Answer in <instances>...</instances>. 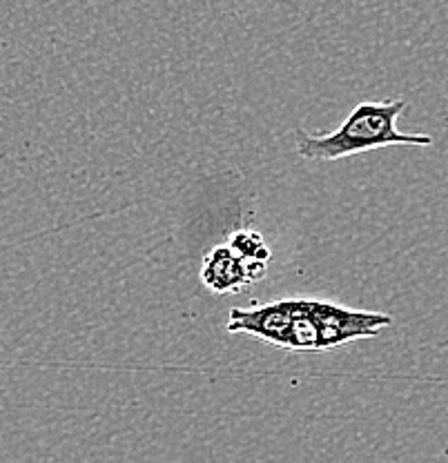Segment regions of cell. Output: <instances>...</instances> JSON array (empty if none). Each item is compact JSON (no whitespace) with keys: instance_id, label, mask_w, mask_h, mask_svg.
I'll return each mask as SVG.
<instances>
[{"instance_id":"obj_3","label":"cell","mask_w":448,"mask_h":463,"mask_svg":"<svg viewBox=\"0 0 448 463\" xmlns=\"http://www.w3.org/2000/svg\"><path fill=\"white\" fill-rule=\"evenodd\" d=\"M228 330L248 332V335H254L257 339L291 350L292 298L291 301L270 303V306L263 307H253V310H237L234 307L230 312Z\"/></svg>"},{"instance_id":"obj_6","label":"cell","mask_w":448,"mask_h":463,"mask_svg":"<svg viewBox=\"0 0 448 463\" xmlns=\"http://www.w3.org/2000/svg\"><path fill=\"white\" fill-rule=\"evenodd\" d=\"M230 248L248 260L270 259V250L266 248V243H263L262 234H257V232H239V234H234L233 241H230Z\"/></svg>"},{"instance_id":"obj_1","label":"cell","mask_w":448,"mask_h":463,"mask_svg":"<svg viewBox=\"0 0 448 463\" xmlns=\"http://www.w3.org/2000/svg\"><path fill=\"white\" fill-rule=\"evenodd\" d=\"M404 100L390 103H361L329 137H303L299 134L297 152L308 161H337L355 156L386 145H431L433 138L424 134H402L395 120L404 112Z\"/></svg>"},{"instance_id":"obj_4","label":"cell","mask_w":448,"mask_h":463,"mask_svg":"<svg viewBox=\"0 0 448 463\" xmlns=\"http://www.w3.org/2000/svg\"><path fill=\"white\" fill-rule=\"evenodd\" d=\"M266 274V260H248L233 248H214L204 260L201 279L214 292H237Z\"/></svg>"},{"instance_id":"obj_5","label":"cell","mask_w":448,"mask_h":463,"mask_svg":"<svg viewBox=\"0 0 448 463\" xmlns=\"http://www.w3.org/2000/svg\"><path fill=\"white\" fill-rule=\"evenodd\" d=\"M317 344H319V327L312 312V301L292 298L291 350H317Z\"/></svg>"},{"instance_id":"obj_2","label":"cell","mask_w":448,"mask_h":463,"mask_svg":"<svg viewBox=\"0 0 448 463\" xmlns=\"http://www.w3.org/2000/svg\"><path fill=\"white\" fill-rule=\"evenodd\" d=\"M317 327H319V344L317 350L344 345L355 339H370L388 327L393 318L379 312H357L348 307H339L329 301H312Z\"/></svg>"}]
</instances>
